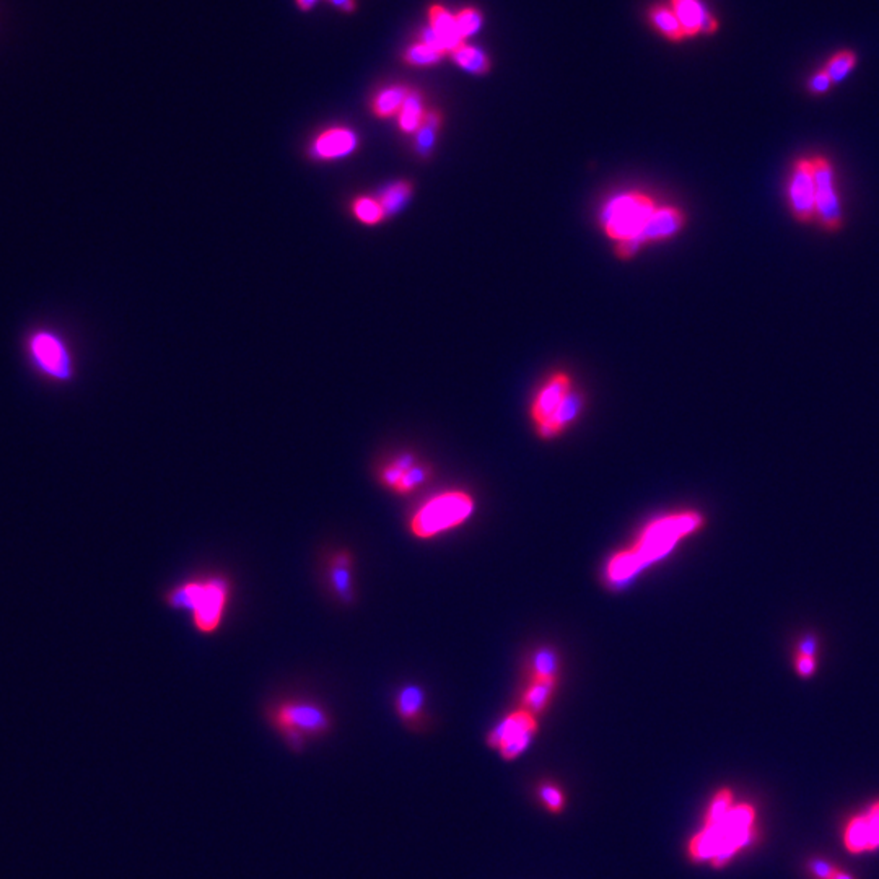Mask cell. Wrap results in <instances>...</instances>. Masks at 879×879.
Masks as SVG:
<instances>
[{
    "instance_id": "obj_1",
    "label": "cell",
    "mask_w": 879,
    "mask_h": 879,
    "mask_svg": "<svg viewBox=\"0 0 879 879\" xmlns=\"http://www.w3.org/2000/svg\"><path fill=\"white\" fill-rule=\"evenodd\" d=\"M707 518L697 510L663 514L640 531L635 544L615 553L607 561L604 578L613 586L629 584L632 578L662 561L683 539L705 528Z\"/></svg>"
},
{
    "instance_id": "obj_2",
    "label": "cell",
    "mask_w": 879,
    "mask_h": 879,
    "mask_svg": "<svg viewBox=\"0 0 879 879\" xmlns=\"http://www.w3.org/2000/svg\"><path fill=\"white\" fill-rule=\"evenodd\" d=\"M755 811L751 804H733L726 816L715 823H704L701 833L689 844L694 862H710L722 868L746 847L754 835Z\"/></svg>"
},
{
    "instance_id": "obj_3",
    "label": "cell",
    "mask_w": 879,
    "mask_h": 879,
    "mask_svg": "<svg viewBox=\"0 0 879 879\" xmlns=\"http://www.w3.org/2000/svg\"><path fill=\"white\" fill-rule=\"evenodd\" d=\"M228 596V580L222 576H211L193 580L175 588L166 596V603L176 609H189L193 613L195 629L204 634H212L217 631L225 614Z\"/></svg>"
},
{
    "instance_id": "obj_4",
    "label": "cell",
    "mask_w": 879,
    "mask_h": 879,
    "mask_svg": "<svg viewBox=\"0 0 879 879\" xmlns=\"http://www.w3.org/2000/svg\"><path fill=\"white\" fill-rule=\"evenodd\" d=\"M656 209L658 204L652 195L642 191H624L603 204L599 225L614 243H640V236Z\"/></svg>"
},
{
    "instance_id": "obj_5",
    "label": "cell",
    "mask_w": 879,
    "mask_h": 879,
    "mask_svg": "<svg viewBox=\"0 0 879 879\" xmlns=\"http://www.w3.org/2000/svg\"><path fill=\"white\" fill-rule=\"evenodd\" d=\"M25 355L33 372L45 382L67 385L75 376V360L69 344L51 327L32 329L25 337Z\"/></svg>"
},
{
    "instance_id": "obj_6",
    "label": "cell",
    "mask_w": 879,
    "mask_h": 879,
    "mask_svg": "<svg viewBox=\"0 0 879 879\" xmlns=\"http://www.w3.org/2000/svg\"><path fill=\"white\" fill-rule=\"evenodd\" d=\"M475 502L464 491H448L427 500L414 514L411 533L419 539H432L461 526L473 514Z\"/></svg>"
},
{
    "instance_id": "obj_7",
    "label": "cell",
    "mask_w": 879,
    "mask_h": 879,
    "mask_svg": "<svg viewBox=\"0 0 879 879\" xmlns=\"http://www.w3.org/2000/svg\"><path fill=\"white\" fill-rule=\"evenodd\" d=\"M271 722L292 751H302L310 738L329 733L333 722L326 710L312 702H282L274 708Z\"/></svg>"
},
{
    "instance_id": "obj_8",
    "label": "cell",
    "mask_w": 879,
    "mask_h": 879,
    "mask_svg": "<svg viewBox=\"0 0 879 879\" xmlns=\"http://www.w3.org/2000/svg\"><path fill=\"white\" fill-rule=\"evenodd\" d=\"M816 176V225L825 234H837L845 224L841 178L833 158L813 154Z\"/></svg>"
},
{
    "instance_id": "obj_9",
    "label": "cell",
    "mask_w": 879,
    "mask_h": 879,
    "mask_svg": "<svg viewBox=\"0 0 879 879\" xmlns=\"http://www.w3.org/2000/svg\"><path fill=\"white\" fill-rule=\"evenodd\" d=\"M786 209L796 224H816V176L813 154L794 158L784 185Z\"/></svg>"
},
{
    "instance_id": "obj_10",
    "label": "cell",
    "mask_w": 879,
    "mask_h": 879,
    "mask_svg": "<svg viewBox=\"0 0 879 879\" xmlns=\"http://www.w3.org/2000/svg\"><path fill=\"white\" fill-rule=\"evenodd\" d=\"M536 732V716L529 714L528 710L520 708L506 715L498 726L492 730L487 743L494 749H498L505 761H514L529 746Z\"/></svg>"
},
{
    "instance_id": "obj_11",
    "label": "cell",
    "mask_w": 879,
    "mask_h": 879,
    "mask_svg": "<svg viewBox=\"0 0 879 879\" xmlns=\"http://www.w3.org/2000/svg\"><path fill=\"white\" fill-rule=\"evenodd\" d=\"M574 389V380L567 372H555L545 378L529 405V417L536 432L555 419Z\"/></svg>"
},
{
    "instance_id": "obj_12",
    "label": "cell",
    "mask_w": 879,
    "mask_h": 879,
    "mask_svg": "<svg viewBox=\"0 0 879 879\" xmlns=\"http://www.w3.org/2000/svg\"><path fill=\"white\" fill-rule=\"evenodd\" d=\"M430 475L427 467L421 466L413 454H399L380 473L383 485L397 494H409L425 483Z\"/></svg>"
},
{
    "instance_id": "obj_13",
    "label": "cell",
    "mask_w": 879,
    "mask_h": 879,
    "mask_svg": "<svg viewBox=\"0 0 879 879\" xmlns=\"http://www.w3.org/2000/svg\"><path fill=\"white\" fill-rule=\"evenodd\" d=\"M685 225V214L676 205H658L640 236L642 246L674 238Z\"/></svg>"
},
{
    "instance_id": "obj_14",
    "label": "cell",
    "mask_w": 879,
    "mask_h": 879,
    "mask_svg": "<svg viewBox=\"0 0 879 879\" xmlns=\"http://www.w3.org/2000/svg\"><path fill=\"white\" fill-rule=\"evenodd\" d=\"M821 638L816 632H803L794 638L790 650V666L800 679L816 676L821 663Z\"/></svg>"
},
{
    "instance_id": "obj_15",
    "label": "cell",
    "mask_w": 879,
    "mask_h": 879,
    "mask_svg": "<svg viewBox=\"0 0 879 879\" xmlns=\"http://www.w3.org/2000/svg\"><path fill=\"white\" fill-rule=\"evenodd\" d=\"M671 4L685 36L715 32V16L710 14V10L701 0H671Z\"/></svg>"
},
{
    "instance_id": "obj_16",
    "label": "cell",
    "mask_w": 879,
    "mask_h": 879,
    "mask_svg": "<svg viewBox=\"0 0 879 879\" xmlns=\"http://www.w3.org/2000/svg\"><path fill=\"white\" fill-rule=\"evenodd\" d=\"M357 147V135L344 129V127H335L326 133L321 134L318 139L313 144V155L319 160H335L349 155Z\"/></svg>"
},
{
    "instance_id": "obj_17",
    "label": "cell",
    "mask_w": 879,
    "mask_h": 879,
    "mask_svg": "<svg viewBox=\"0 0 879 879\" xmlns=\"http://www.w3.org/2000/svg\"><path fill=\"white\" fill-rule=\"evenodd\" d=\"M557 677L529 676V683L523 693L522 708L536 716L543 714L553 701Z\"/></svg>"
},
{
    "instance_id": "obj_18",
    "label": "cell",
    "mask_w": 879,
    "mask_h": 879,
    "mask_svg": "<svg viewBox=\"0 0 879 879\" xmlns=\"http://www.w3.org/2000/svg\"><path fill=\"white\" fill-rule=\"evenodd\" d=\"M430 26L438 33L444 41L446 51H454L463 45V35L456 24V15H452L442 5H434L430 10Z\"/></svg>"
},
{
    "instance_id": "obj_19",
    "label": "cell",
    "mask_w": 879,
    "mask_h": 879,
    "mask_svg": "<svg viewBox=\"0 0 879 879\" xmlns=\"http://www.w3.org/2000/svg\"><path fill=\"white\" fill-rule=\"evenodd\" d=\"M425 705V694L419 685H405L396 695L397 715L405 720V724H413L419 716Z\"/></svg>"
},
{
    "instance_id": "obj_20",
    "label": "cell",
    "mask_w": 879,
    "mask_h": 879,
    "mask_svg": "<svg viewBox=\"0 0 879 879\" xmlns=\"http://www.w3.org/2000/svg\"><path fill=\"white\" fill-rule=\"evenodd\" d=\"M425 115L427 113L424 108L421 95L417 92H409L405 96L403 108L399 111V127L407 134L417 133L424 125Z\"/></svg>"
},
{
    "instance_id": "obj_21",
    "label": "cell",
    "mask_w": 879,
    "mask_h": 879,
    "mask_svg": "<svg viewBox=\"0 0 879 879\" xmlns=\"http://www.w3.org/2000/svg\"><path fill=\"white\" fill-rule=\"evenodd\" d=\"M844 844L850 854L870 852V834H868L864 814L850 819L844 834Z\"/></svg>"
},
{
    "instance_id": "obj_22",
    "label": "cell",
    "mask_w": 879,
    "mask_h": 879,
    "mask_svg": "<svg viewBox=\"0 0 879 879\" xmlns=\"http://www.w3.org/2000/svg\"><path fill=\"white\" fill-rule=\"evenodd\" d=\"M331 567H333L331 568V578H333V586H335V593L344 601H351V557H349V554H337L333 559Z\"/></svg>"
},
{
    "instance_id": "obj_23",
    "label": "cell",
    "mask_w": 879,
    "mask_h": 879,
    "mask_svg": "<svg viewBox=\"0 0 879 879\" xmlns=\"http://www.w3.org/2000/svg\"><path fill=\"white\" fill-rule=\"evenodd\" d=\"M411 195H413V186L405 181H397L389 185L378 199L382 204L385 215H395L396 212L401 211L409 201Z\"/></svg>"
},
{
    "instance_id": "obj_24",
    "label": "cell",
    "mask_w": 879,
    "mask_h": 879,
    "mask_svg": "<svg viewBox=\"0 0 879 879\" xmlns=\"http://www.w3.org/2000/svg\"><path fill=\"white\" fill-rule=\"evenodd\" d=\"M407 94H409V90L405 88V86L395 85L385 88L375 98V113L378 116H391V115H395L397 111H401Z\"/></svg>"
},
{
    "instance_id": "obj_25",
    "label": "cell",
    "mask_w": 879,
    "mask_h": 879,
    "mask_svg": "<svg viewBox=\"0 0 879 879\" xmlns=\"http://www.w3.org/2000/svg\"><path fill=\"white\" fill-rule=\"evenodd\" d=\"M453 59L458 63L459 67H463L464 71L473 72V74H484V72L489 71V67H491L487 55H484L481 49L467 46V45H461V46L456 47L453 51Z\"/></svg>"
},
{
    "instance_id": "obj_26",
    "label": "cell",
    "mask_w": 879,
    "mask_h": 879,
    "mask_svg": "<svg viewBox=\"0 0 879 879\" xmlns=\"http://www.w3.org/2000/svg\"><path fill=\"white\" fill-rule=\"evenodd\" d=\"M856 61H858V57L850 49L837 51L835 55H831L825 61L824 69L831 75V78H833L834 85L841 84L842 80L855 69Z\"/></svg>"
},
{
    "instance_id": "obj_27",
    "label": "cell",
    "mask_w": 879,
    "mask_h": 879,
    "mask_svg": "<svg viewBox=\"0 0 879 879\" xmlns=\"http://www.w3.org/2000/svg\"><path fill=\"white\" fill-rule=\"evenodd\" d=\"M650 18L654 22V28L658 32L663 33L664 36L674 39V41L684 38V30H683L681 24H679V20H677L676 14L673 12V8L654 7L650 12Z\"/></svg>"
},
{
    "instance_id": "obj_28",
    "label": "cell",
    "mask_w": 879,
    "mask_h": 879,
    "mask_svg": "<svg viewBox=\"0 0 879 879\" xmlns=\"http://www.w3.org/2000/svg\"><path fill=\"white\" fill-rule=\"evenodd\" d=\"M559 660L553 650H539L531 660L529 676L557 677Z\"/></svg>"
},
{
    "instance_id": "obj_29",
    "label": "cell",
    "mask_w": 879,
    "mask_h": 879,
    "mask_svg": "<svg viewBox=\"0 0 879 879\" xmlns=\"http://www.w3.org/2000/svg\"><path fill=\"white\" fill-rule=\"evenodd\" d=\"M440 123H442L440 115L434 113V111H428L425 119H424V125H421L419 134H417V148H419L421 154H428L434 147Z\"/></svg>"
},
{
    "instance_id": "obj_30",
    "label": "cell",
    "mask_w": 879,
    "mask_h": 879,
    "mask_svg": "<svg viewBox=\"0 0 879 879\" xmlns=\"http://www.w3.org/2000/svg\"><path fill=\"white\" fill-rule=\"evenodd\" d=\"M354 214L357 215L360 222H364L366 225H375L378 224L385 215L383 212L382 204L378 199H372V197H360L354 204Z\"/></svg>"
},
{
    "instance_id": "obj_31",
    "label": "cell",
    "mask_w": 879,
    "mask_h": 879,
    "mask_svg": "<svg viewBox=\"0 0 879 879\" xmlns=\"http://www.w3.org/2000/svg\"><path fill=\"white\" fill-rule=\"evenodd\" d=\"M444 55H440L435 49L424 45V43H417L414 46L407 49L405 53V61L413 65H432V64L438 63L440 57Z\"/></svg>"
},
{
    "instance_id": "obj_32",
    "label": "cell",
    "mask_w": 879,
    "mask_h": 879,
    "mask_svg": "<svg viewBox=\"0 0 879 879\" xmlns=\"http://www.w3.org/2000/svg\"><path fill=\"white\" fill-rule=\"evenodd\" d=\"M537 794L544 803L545 808L549 809L551 813H555V814L562 813L564 804H565V798H564V794H562L559 786L554 785V784H541L537 788Z\"/></svg>"
},
{
    "instance_id": "obj_33",
    "label": "cell",
    "mask_w": 879,
    "mask_h": 879,
    "mask_svg": "<svg viewBox=\"0 0 879 879\" xmlns=\"http://www.w3.org/2000/svg\"><path fill=\"white\" fill-rule=\"evenodd\" d=\"M456 24H458L459 32L463 35V38H466V36H471V35L479 32V28L483 25V15L475 8H464L456 15Z\"/></svg>"
},
{
    "instance_id": "obj_34",
    "label": "cell",
    "mask_w": 879,
    "mask_h": 879,
    "mask_svg": "<svg viewBox=\"0 0 879 879\" xmlns=\"http://www.w3.org/2000/svg\"><path fill=\"white\" fill-rule=\"evenodd\" d=\"M834 86L833 78L827 74L824 67L817 69L811 77L808 78L806 82V88H808L809 94L813 96H823V95L829 94L831 88Z\"/></svg>"
},
{
    "instance_id": "obj_35",
    "label": "cell",
    "mask_w": 879,
    "mask_h": 879,
    "mask_svg": "<svg viewBox=\"0 0 879 879\" xmlns=\"http://www.w3.org/2000/svg\"><path fill=\"white\" fill-rule=\"evenodd\" d=\"M864 821L870 834V852L879 848V802L874 803L870 811L864 814Z\"/></svg>"
},
{
    "instance_id": "obj_36",
    "label": "cell",
    "mask_w": 879,
    "mask_h": 879,
    "mask_svg": "<svg viewBox=\"0 0 879 879\" xmlns=\"http://www.w3.org/2000/svg\"><path fill=\"white\" fill-rule=\"evenodd\" d=\"M421 43L427 45V46L432 47V49H435V51H438L440 55H444V53H446V47H444V41H442V38L438 36V33H436L432 26H427V28H424V30H422Z\"/></svg>"
},
{
    "instance_id": "obj_37",
    "label": "cell",
    "mask_w": 879,
    "mask_h": 879,
    "mask_svg": "<svg viewBox=\"0 0 879 879\" xmlns=\"http://www.w3.org/2000/svg\"><path fill=\"white\" fill-rule=\"evenodd\" d=\"M809 870L811 873L816 876L817 879H831L833 878L834 873H835V866L831 864H827L824 860H813L809 864Z\"/></svg>"
},
{
    "instance_id": "obj_38",
    "label": "cell",
    "mask_w": 879,
    "mask_h": 879,
    "mask_svg": "<svg viewBox=\"0 0 879 879\" xmlns=\"http://www.w3.org/2000/svg\"><path fill=\"white\" fill-rule=\"evenodd\" d=\"M640 248H642V245L638 242L615 243V253L621 259H631L637 255Z\"/></svg>"
},
{
    "instance_id": "obj_39",
    "label": "cell",
    "mask_w": 879,
    "mask_h": 879,
    "mask_svg": "<svg viewBox=\"0 0 879 879\" xmlns=\"http://www.w3.org/2000/svg\"><path fill=\"white\" fill-rule=\"evenodd\" d=\"M335 4V7L341 8L344 12H351L355 7L354 0H331Z\"/></svg>"
},
{
    "instance_id": "obj_40",
    "label": "cell",
    "mask_w": 879,
    "mask_h": 879,
    "mask_svg": "<svg viewBox=\"0 0 879 879\" xmlns=\"http://www.w3.org/2000/svg\"><path fill=\"white\" fill-rule=\"evenodd\" d=\"M296 2H298V5H300V7L304 8V10H306V8H312L316 0H296Z\"/></svg>"
},
{
    "instance_id": "obj_41",
    "label": "cell",
    "mask_w": 879,
    "mask_h": 879,
    "mask_svg": "<svg viewBox=\"0 0 879 879\" xmlns=\"http://www.w3.org/2000/svg\"><path fill=\"white\" fill-rule=\"evenodd\" d=\"M831 879H854V878H852V876H850V874H847V873L845 872H841V870H835V873H834L833 878Z\"/></svg>"
}]
</instances>
